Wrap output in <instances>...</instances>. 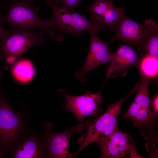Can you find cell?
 <instances>
[{
	"instance_id": "cell-1",
	"label": "cell",
	"mask_w": 158,
	"mask_h": 158,
	"mask_svg": "<svg viewBox=\"0 0 158 158\" xmlns=\"http://www.w3.org/2000/svg\"><path fill=\"white\" fill-rule=\"evenodd\" d=\"M45 2L51 11L49 35L55 40L63 41L64 33L77 37L81 35L84 31L97 33L104 29L88 20L85 13L80 15L72 8L63 6H58L52 0H45Z\"/></svg>"
},
{
	"instance_id": "cell-2",
	"label": "cell",
	"mask_w": 158,
	"mask_h": 158,
	"mask_svg": "<svg viewBox=\"0 0 158 158\" xmlns=\"http://www.w3.org/2000/svg\"><path fill=\"white\" fill-rule=\"evenodd\" d=\"M36 1L11 0L6 6L8 7L6 15L0 14V24H7L11 30L37 28L49 34L50 19H42L37 14L40 5L35 4Z\"/></svg>"
},
{
	"instance_id": "cell-3",
	"label": "cell",
	"mask_w": 158,
	"mask_h": 158,
	"mask_svg": "<svg viewBox=\"0 0 158 158\" xmlns=\"http://www.w3.org/2000/svg\"><path fill=\"white\" fill-rule=\"evenodd\" d=\"M138 85L136 83L131 91L123 98L108 105L104 113L85 122L84 125L87 128V133L75 155L92 143H99L102 142L118 129V122L116 118L121 113L122 105L127 97L137 91Z\"/></svg>"
},
{
	"instance_id": "cell-4",
	"label": "cell",
	"mask_w": 158,
	"mask_h": 158,
	"mask_svg": "<svg viewBox=\"0 0 158 158\" xmlns=\"http://www.w3.org/2000/svg\"><path fill=\"white\" fill-rule=\"evenodd\" d=\"M43 31L35 28L9 30L0 40V59L9 63L15 62L33 46L41 47L45 40Z\"/></svg>"
},
{
	"instance_id": "cell-5",
	"label": "cell",
	"mask_w": 158,
	"mask_h": 158,
	"mask_svg": "<svg viewBox=\"0 0 158 158\" xmlns=\"http://www.w3.org/2000/svg\"><path fill=\"white\" fill-rule=\"evenodd\" d=\"M114 36L109 42L120 40L136 45L143 50L145 43L152 35L158 32L156 22L146 19L143 24L139 23L125 16L115 30Z\"/></svg>"
},
{
	"instance_id": "cell-6",
	"label": "cell",
	"mask_w": 158,
	"mask_h": 158,
	"mask_svg": "<svg viewBox=\"0 0 158 158\" xmlns=\"http://www.w3.org/2000/svg\"><path fill=\"white\" fill-rule=\"evenodd\" d=\"M102 89L103 87L96 93L91 94L87 91L85 94L77 96L70 95L65 90H60V93L66 101L63 109L72 112L81 123L87 116L91 115L96 117L99 116L103 113L102 109L98 107L103 102Z\"/></svg>"
},
{
	"instance_id": "cell-7",
	"label": "cell",
	"mask_w": 158,
	"mask_h": 158,
	"mask_svg": "<svg viewBox=\"0 0 158 158\" xmlns=\"http://www.w3.org/2000/svg\"><path fill=\"white\" fill-rule=\"evenodd\" d=\"M135 143L129 134L118 128L98 143L101 157L121 158L129 155L130 158H142L136 151Z\"/></svg>"
},
{
	"instance_id": "cell-8",
	"label": "cell",
	"mask_w": 158,
	"mask_h": 158,
	"mask_svg": "<svg viewBox=\"0 0 158 158\" xmlns=\"http://www.w3.org/2000/svg\"><path fill=\"white\" fill-rule=\"evenodd\" d=\"M90 35L89 50L83 66L75 72V76L80 80L85 82L86 75L97 67L109 62L112 54L109 47V42L100 39L95 32H89Z\"/></svg>"
},
{
	"instance_id": "cell-9",
	"label": "cell",
	"mask_w": 158,
	"mask_h": 158,
	"mask_svg": "<svg viewBox=\"0 0 158 158\" xmlns=\"http://www.w3.org/2000/svg\"><path fill=\"white\" fill-rule=\"evenodd\" d=\"M85 127L81 123L71 127L65 131L56 133L51 130V126H46V146L48 155L51 158H72L68 146L70 138L75 133L83 135V130Z\"/></svg>"
},
{
	"instance_id": "cell-10",
	"label": "cell",
	"mask_w": 158,
	"mask_h": 158,
	"mask_svg": "<svg viewBox=\"0 0 158 158\" xmlns=\"http://www.w3.org/2000/svg\"><path fill=\"white\" fill-rule=\"evenodd\" d=\"M21 126L18 116L3 99L0 100V145L8 147L18 137Z\"/></svg>"
},
{
	"instance_id": "cell-11",
	"label": "cell",
	"mask_w": 158,
	"mask_h": 158,
	"mask_svg": "<svg viewBox=\"0 0 158 158\" xmlns=\"http://www.w3.org/2000/svg\"><path fill=\"white\" fill-rule=\"evenodd\" d=\"M139 61L137 53L132 47L127 45H121L112 54L106 75L110 78L124 77L127 74L129 68L138 66Z\"/></svg>"
},
{
	"instance_id": "cell-12",
	"label": "cell",
	"mask_w": 158,
	"mask_h": 158,
	"mask_svg": "<svg viewBox=\"0 0 158 158\" xmlns=\"http://www.w3.org/2000/svg\"><path fill=\"white\" fill-rule=\"evenodd\" d=\"M125 16L123 8H116L113 5L101 15L90 17V21L104 29L114 30Z\"/></svg>"
},
{
	"instance_id": "cell-13",
	"label": "cell",
	"mask_w": 158,
	"mask_h": 158,
	"mask_svg": "<svg viewBox=\"0 0 158 158\" xmlns=\"http://www.w3.org/2000/svg\"><path fill=\"white\" fill-rule=\"evenodd\" d=\"M155 117L153 113L141 107L133 101L122 119L129 118L133 122L134 126L141 127L150 125Z\"/></svg>"
},
{
	"instance_id": "cell-14",
	"label": "cell",
	"mask_w": 158,
	"mask_h": 158,
	"mask_svg": "<svg viewBox=\"0 0 158 158\" xmlns=\"http://www.w3.org/2000/svg\"><path fill=\"white\" fill-rule=\"evenodd\" d=\"M42 150L38 141L33 138L23 141L17 147L13 154L16 158H32L42 157Z\"/></svg>"
},
{
	"instance_id": "cell-15",
	"label": "cell",
	"mask_w": 158,
	"mask_h": 158,
	"mask_svg": "<svg viewBox=\"0 0 158 158\" xmlns=\"http://www.w3.org/2000/svg\"><path fill=\"white\" fill-rule=\"evenodd\" d=\"M12 72L18 80L27 83L32 79L35 71L31 62L27 59H23L16 61L12 68Z\"/></svg>"
},
{
	"instance_id": "cell-16",
	"label": "cell",
	"mask_w": 158,
	"mask_h": 158,
	"mask_svg": "<svg viewBox=\"0 0 158 158\" xmlns=\"http://www.w3.org/2000/svg\"><path fill=\"white\" fill-rule=\"evenodd\" d=\"M140 79L137 92L133 101L141 107L146 109L154 114L152 104L150 100L148 93V85L151 79L141 76Z\"/></svg>"
},
{
	"instance_id": "cell-17",
	"label": "cell",
	"mask_w": 158,
	"mask_h": 158,
	"mask_svg": "<svg viewBox=\"0 0 158 158\" xmlns=\"http://www.w3.org/2000/svg\"><path fill=\"white\" fill-rule=\"evenodd\" d=\"M138 67L141 76L150 79L158 75V59L145 55L139 61Z\"/></svg>"
},
{
	"instance_id": "cell-18",
	"label": "cell",
	"mask_w": 158,
	"mask_h": 158,
	"mask_svg": "<svg viewBox=\"0 0 158 158\" xmlns=\"http://www.w3.org/2000/svg\"><path fill=\"white\" fill-rule=\"evenodd\" d=\"M114 0H94L92 3L87 8L86 11L92 13L90 17L99 16L113 5L112 3Z\"/></svg>"
},
{
	"instance_id": "cell-19",
	"label": "cell",
	"mask_w": 158,
	"mask_h": 158,
	"mask_svg": "<svg viewBox=\"0 0 158 158\" xmlns=\"http://www.w3.org/2000/svg\"><path fill=\"white\" fill-rule=\"evenodd\" d=\"M143 50L145 55L158 59V32L150 35L145 43Z\"/></svg>"
},
{
	"instance_id": "cell-20",
	"label": "cell",
	"mask_w": 158,
	"mask_h": 158,
	"mask_svg": "<svg viewBox=\"0 0 158 158\" xmlns=\"http://www.w3.org/2000/svg\"><path fill=\"white\" fill-rule=\"evenodd\" d=\"M55 3H62L63 6L71 8H78L81 1L80 0H52Z\"/></svg>"
},
{
	"instance_id": "cell-21",
	"label": "cell",
	"mask_w": 158,
	"mask_h": 158,
	"mask_svg": "<svg viewBox=\"0 0 158 158\" xmlns=\"http://www.w3.org/2000/svg\"><path fill=\"white\" fill-rule=\"evenodd\" d=\"M158 95H157L154 98L153 102L152 103L154 113L156 116L158 115Z\"/></svg>"
},
{
	"instance_id": "cell-22",
	"label": "cell",
	"mask_w": 158,
	"mask_h": 158,
	"mask_svg": "<svg viewBox=\"0 0 158 158\" xmlns=\"http://www.w3.org/2000/svg\"><path fill=\"white\" fill-rule=\"evenodd\" d=\"M0 24V40L6 36L8 33L9 30L3 28Z\"/></svg>"
},
{
	"instance_id": "cell-23",
	"label": "cell",
	"mask_w": 158,
	"mask_h": 158,
	"mask_svg": "<svg viewBox=\"0 0 158 158\" xmlns=\"http://www.w3.org/2000/svg\"><path fill=\"white\" fill-rule=\"evenodd\" d=\"M0 5L2 7H4V6H5V5L3 4L1 2V0H0Z\"/></svg>"
},
{
	"instance_id": "cell-24",
	"label": "cell",
	"mask_w": 158,
	"mask_h": 158,
	"mask_svg": "<svg viewBox=\"0 0 158 158\" xmlns=\"http://www.w3.org/2000/svg\"><path fill=\"white\" fill-rule=\"evenodd\" d=\"M1 147L0 145V157H1Z\"/></svg>"
},
{
	"instance_id": "cell-25",
	"label": "cell",
	"mask_w": 158,
	"mask_h": 158,
	"mask_svg": "<svg viewBox=\"0 0 158 158\" xmlns=\"http://www.w3.org/2000/svg\"><path fill=\"white\" fill-rule=\"evenodd\" d=\"M80 0V1H81L82 0Z\"/></svg>"
}]
</instances>
